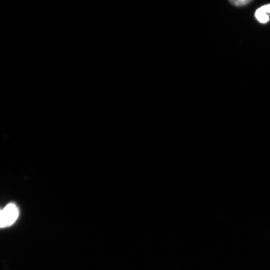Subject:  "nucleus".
Returning <instances> with one entry per match:
<instances>
[{"instance_id": "f257e3e1", "label": "nucleus", "mask_w": 270, "mask_h": 270, "mask_svg": "<svg viewBox=\"0 0 270 270\" xmlns=\"http://www.w3.org/2000/svg\"><path fill=\"white\" fill-rule=\"evenodd\" d=\"M19 212L17 206L13 203L7 205L1 212V228L9 227L17 219Z\"/></svg>"}, {"instance_id": "f03ea898", "label": "nucleus", "mask_w": 270, "mask_h": 270, "mask_svg": "<svg viewBox=\"0 0 270 270\" xmlns=\"http://www.w3.org/2000/svg\"><path fill=\"white\" fill-rule=\"evenodd\" d=\"M257 19L262 23H265L269 20V17L267 14L261 12L257 10L255 13Z\"/></svg>"}, {"instance_id": "7ed1b4c3", "label": "nucleus", "mask_w": 270, "mask_h": 270, "mask_svg": "<svg viewBox=\"0 0 270 270\" xmlns=\"http://www.w3.org/2000/svg\"><path fill=\"white\" fill-rule=\"evenodd\" d=\"M251 1H247V0H239V1H230V2L233 5L236 6H241L251 2Z\"/></svg>"}, {"instance_id": "20e7f679", "label": "nucleus", "mask_w": 270, "mask_h": 270, "mask_svg": "<svg viewBox=\"0 0 270 270\" xmlns=\"http://www.w3.org/2000/svg\"><path fill=\"white\" fill-rule=\"evenodd\" d=\"M257 10L265 14L267 13H270V4L263 6Z\"/></svg>"}]
</instances>
